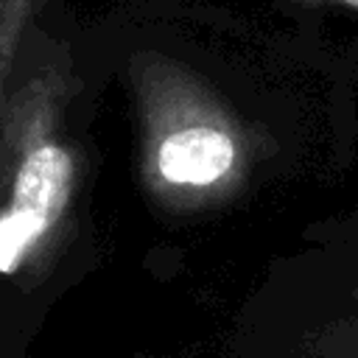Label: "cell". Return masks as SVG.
<instances>
[{
    "label": "cell",
    "mask_w": 358,
    "mask_h": 358,
    "mask_svg": "<svg viewBox=\"0 0 358 358\" xmlns=\"http://www.w3.org/2000/svg\"><path fill=\"white\" fill-rule=\"evenodd\" d=\"M229 131L213 123H187L168 131L154 148V168L165 185L207 187L221 182L235 165Z\"/></svg>",
    "instance_id": "obj_2"
},
{
    "label": "cell",
    "mask_w": 358,
    "mask_h": 358,
    "mask_svg": "<svg viewBox=\"0 0 358 358\" xmlns=\"http://www.w3.org/2000/svg\"><path fill=\"white\" fill-rule=\"evenodd\" d=\"M42 0H0V112L8 95V81L22 50V42L34 31V20Z\"/></svg>",
    "instance_id": "obj_4"
},
{
    "label": "cell",
    "mask_w": 358,
    "mask_h": 358,
    "mask_svg": "<svg viewBox=\"0 0 358 358\" xmlns=\"http://www.w3.org/2000/svg\"><path fill=\"white\" fill-rule=\"evenodd\" d=\"M324 3H333V6H341L347 11H355L358 14V0H324Z\"/></svg>",
    "instance_id": "obj_5"
},
{
    "label": "cell",
    "mask_w": 358,
    "mask_h": 358,
    "mask_svg": "<svg viewBox=\"0 0 358 358\" xmlns=\"http://www.w3.org/2000/svg\"><path fill=\"white\" fill-rule=\"evenodd\" d=\"M67 78L31 31L0 112V277L31 271L59 241L78 193V148L64 129Z\"/></svg>",
    "instance_id": "obj_1"
},
{
    "label": "cell",
    "mask_w": 358,
    "mask_h": 358,
    "mask_svg": "<svg viewBox=\"0 0 358 358\" xmlns=\"http://www.w3.org/2000/svg\"><path fill=\"white\" fill-rule=\"evenodd\" d=\"M358 294V291H355ZM243 358H358V322L296 330L291 341L271 338L268 347H243Z\"/></svg>",
    "instance_id": "obj_3"
}]
</instances>
